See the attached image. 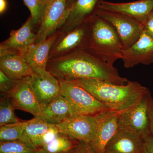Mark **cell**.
<instances>
[{
	"instance_id": "obj_1",
	"label": "cell",
	"mask_w": 153,
	"mask_h": 153,
	"mask_svg": "<svg viewBox=\"0 0 153 153\" xmlns=\"http://www.w3.org/2000/svg\"><path fill=\"white\" fill-rule=\"evenodd\" d=\"M46 70L59 80L96 79L124 85L128 81L117 69L104 62L88 49L49 60Z\"/></svg>"
},
{
	"instance_id": "obj_2",
	"label": "cell",
	"mask_w": 153,
	"mask_h": 153,
	"mask_svg": "<svg viewBox=\"0 0 153 153\" xmlns=\"http://www.w3.org/2000/svg\"><path fill=\"white\" fill-rule=\"evenodd\" d=\"M74 81L87 91L110 109L122 111L137 103L149 92L147 88L136 81L124 85L96 79H77Z\"/></svg>"
},
{
	"instance_id": "obj_3",
	"label": "cell",
	"mask_w": 153,
	"mask_h": 153,
	"mask_svg": "<svg viewBox=\"0 0 153 153\" xmlns=\"http://www.w3.org/2000/svg\"><path fill=\"white\" fill-rule=\"evenodd\" d=\"M91 34L88 49L100 58L114 66L121 59L122 44L116 30L108 22L95 15L89 20Z\"/></svg>"
},
{
	"instance_id": "obj_4",
	"label": "cell",
	"mask_w": 153,
	"mask_h": 153,
	"mask_svg": "<svg viewBox=\"0 0 153 153\" xmlns=\"http://www.w3.org/2000/svg\"><path fill=\"white\" fill-rule=\"evenodd\" d=\"M59 81L60 95L68 102L73 115H95L102 111L111 110L74 81Z\"/></svg>"
},
{
	"instance_id": "obj_5",
	"label": "cell",
	"mask_w": 153,
	"mask_h": 153,
	"mask_svg": "<svg viewBox=\"0 0 153 153\" xmlns=\"http://www.w3.org/2000/svg\"><path fill=\"white\" fill-rule=\"evenodd\" d=\"M150 92L119 115L118 128L126 130L145 139L151 135L149 120V101Z\"/></svg>"
},
{
	"instance_id": "obj_6",
	"label": "cell",
	"mask_w": 153,
	"mask_h": 153,
	"mask_svg": "<svg viewBox=\"0 0 153 153\" xmlns=\"http://www.w3.org/2000/svg\"><path fill=\"white\" fill-rule=\"evenodd\" d=\"M95 14L114 27L120 38L123 49H128L133 45L139 39L144 30L141 23L124 14L98 8Z\"/></svg>"
},
{
	"instance_id": "obj_7",
	"label": "cell",
	"mask_w": 153,
	"mask_h": 153,
	"mask_svg": "<svg viewBox=\"0 0 153 153\" xmlns=\"http://www.w3.org/2000/svg\"><path fill=\"white\" fill-rule=\"evenodd\" d=\"M91 29L89 22L66 33H60L50 50L49 60L64 57L78 50L88 49Z\"/></svg>"
},
{
	"instance_id": "obj_8",
	"label": "cell",
	"mask_w": 153,
	"mask_h": 153,
	"mask_svg": "<svg viewBox=\"0 0 153 153\" xmlns=\"http://www.w3.org/2000/svg\"><path fill=\"white\" fill-rule=\"evenodd\" d=\"M67 0H52L46 6L38 26L35 44L52 36L63 25L68 16Z\"/></svg>"
},
{
	"instance_id": "obj_9",
	"label": "cell",
	"mask_w": 153,
	"mask_h": 153,
	"mask_svg": "<svg viewBox=\"0 0 153 153\" xmlns=\"http://www.w3.org/2000/svg\"><path fill=\"white\" fill-rule=\"evenodd\" d=\"M96 124V115H74L56 126L60 132L78 141L91 143L95 136Z\"/></svg>"
},
{
	"instance_id": "obj_10",
	"label": "cell",
	"mask_w": 153,
	"mask_h": 153,
	"mask_svg": "<svg viewBox=\"0 0 153 153\" xmlns=\"http://www.w3.org/2000/svg\"><path fill=\"white\" fill-rule=\"evenodd\" d=\"M31 16L19 29L13 30L7 39L0 44V55L8 53L24 54L35 44L37 34Z\"/></svg>"
},
{
	"instance_id": "obj_11",
	"label": "cell",
	"mask_w": 153,
	"mask_h": 153,
	"mask_svg": "<svg viewBox=\"0 0 153 153\" xmlns=\"http://www.w3.org/2000/svg\"><path fill=\"white\" fill-rule=\"evenodd\" d=\"M122 111L108 110L96 115L95 136L91 143L96 153H105L107 144L118 129V118Z\"/></svg>"
},
{
	"instance_id": "obj_12",
	"label": "cell",
	"mask_w": 153,
	"mask_h": 153,
	"mask_svg": "<svg viewBox=\"0 0 153 153\" xmlns=\"http://www.w3.org/2000/svg\"><path fill=\"white\" fill-rule=\"evenodd\" d=\"M30 82L42 108L60 95V81L47 70L34 72Z\"/></svg>"
},
{
	"instance_id": "obj_13",
	"label": "cell",
	"mask_w": 153,
	"mask_h": 153,
	"mask_svg": "<svg viewBox=\"0 0 153 153\" xmlns=\"http://www.w3.org/2000/svg\"><path fill=\"white\" fill-rule=\"evenodd\" d=\"M121 59L125 68L138 64L148 65L153 63V36L144 30L139 39L131 47L123 49Z\"/></svg>"
},
{
	"instance_id": "obj_14",
	"label": "cell",
	"mask_w": 153,
	"mask_h": 153,
	"mask_svg": "<svg viewBox=\"0 0 153 153\" xmlns=\"http://www.w3.org/2000/svg\"><path fill=\"white\" fill-rule=\"evenodd\" d=\"M30 77L18 80L14 88L4 95L11 99L16 109L30 113L37 117L41 114L42 108L30 84Z\"/></svg>"
},
{
	"instance_id": "obj_15",
	"label": "cell",
	"mask_w": 153,
	"mask_h": 153,
	"mask_svg": "<svg viewBox=\"0 0 153 153\" xmlns=\"http://www.w3.org/2000/svg\"><path fill=\"white\" fill-rule=\"evenodd\" d=\"M100 0H75L68 9V16L58 30L64 33L74 30L85 23L95 15Z\"/></svg>"
},
{
	"instance_id": "obj_16",
	"label": "cell",
	"mask_w": 153,
	"mask_h": 153,
	"mask_svg": "<svg viewBox=\"0 0 153 153\" xmlns=\"http://www.w3.org/2000/svg\"><path fill=\"white\" fill-rule=\"evenodd\" d=\"M98 7L102 10L127 15L136 19L143 25L153 11V0H139L122 3L110 2L100 0Z\"/></svg>"
},
{
	"instance_id": "obj_17",
	"label": "cell",
	"mask_w": 153,
	"mask_h": 153,
	"mask_svg": "<svg viewBox=\"0 0 153 153\" xmlns=\"http://www.w3.org/2000/svg\"><path fill=\"white\" fill-rule=\"evenodd\" d=\"M144 139L131 132L118 128L107 144L105 153H142Z\"/></svg>"
},
{
	"instance_id": "obj_18",
	"label": "cell",
	"mask_w": 153,
	"mask_h": 153,
	"mask_svg": "<svg viewBox=\"0 0 153 153\" xmlns=\"http://www.w3.org/2000/svg\"><path fill=\"white\" fill-rule=\"evenodd\" d=\"M60 33L59 31H57L46 40L33 44L24 53V56L33 72L46 70L50 50Z\"/></svg>"
},
{
	"instance_id": "obj_19",
	"label": "cell",
	"mask_w": 153,
	"mask_h": 153,
	"mask_svg": "<svg viewBox=\"0 0 153 153\" xmlns=\"http://www.w3.org/2000/svg\"><path fill=\"white\" fill-rule=\"evenodd\" d=\"M0 70L16 80L31 76L34 73L24 54L22 53L0 55Z\"/></svg>"
},
{
	"instance_id": "obj_20",
	"label": "cell",
	"mask_w": 153,
	"mask_h": 153,
	"mask_svg": "<svg viewBox=\"0 0 153 153\" xmlns=\"http://www.w3.org/2000/svg\"><path fill=\"white\" fill-rule=\"evenodd\" d=\"M73 115L70 105L62 96L59 95L42 108L37 117L47 123L57 125Z\"/></svg>"
},
{
	"instance_id": "obj_21",
	"label": "cell",
	"mask_w": 153,
	"mask_h": 153,
	"mask_svg": "<svg viewBox=\"0 0 153 153\" xmlns=\"http://www.w3.org/2000/svg\"><path fill=\"white\" fill-rule=\"evenodd\" d=\"M55 126L47 123L37 117L26 121L21 141L36 151L44 135Z\"/></svg>"
},
{
	"instance_id": "obj_22",
	"label": "cell",
	"mask_w": 153,
	"mask_h": 153,
	"mask_svg": "<svg viewBox=\"0 0 153 153\" xmlns=\"http://www.w3.org/2000/svg\"><path fill=\"white\" fill-rule=\"evenodd\" d=\"M79 143L71 137L59 132L54 139L36 151V153H71Z\"/></svg>"
},
{
	"instance_id": "obj_23",
	"label": "cell",
	"mask_w": 153,
	"mask_h": 153,
	"mask_svg": "<svg viewBox=\"0 0 153 153\" xmlns=\"http://www.w3.org/2000/svg\"><path fill=\"white\" fill-rule=\"evenodd\" d=\"M15 109L11 99L7 96L1 95L0 100V126L22 121L15 114Z\"/></svg>"
},
{
	"instance_id": "obj_24",
	"label": "cell",
	"mask_w": 153,
	"mask_h": 153,
	"mask_svg": "<svg viewBox=\"0 0 153 153\" xmlns=\"http://www.w3.org/2000/svg\"><path fill=\"white\" fill-rule=\"evenodd\" d=\"M26 121L0 126V142L21 140Z\"/></svg>"
},
{
	"instance_id": "obj_25",
	"label": "cell",
	"mask_w": 153,
	"mask_h": 153,
	"mask_svg": "<svg viewBox=\"0 0 153 153\" xmlns=\"http://www.w3.org/2000/svg\"><path fill=\"white\" fill-rule=\"evenodd\" d=\"M0 153H36L33 148L21 140L0 142Z\"/></svg>"
},
{
	"instance_id": "obj_26",
	"label": "cell",
	"mask_w": 153,
	"mask_h": 153,
	"mask_svg": "<svg viewBox=\"0 0 153 153\" xmlns=\"http://www.w3.org/2000/svg\"><path fill=\"white\" fill-rule=\"evenodd\" d=\"M30 10L35 27L39 26L44 15L46 6L43 0H23Z\"/></svg>"
},
{
	"instance_id": "obj_27",
	"label": "cell",
	"mask_w": 153,
	"mask_h": 153,
	"mask_svg": "<svg viewBox=\"0 0 153 153\" xmlns=\"http://www.w3.org/2000/svg\"><path fill=\"white\" fill-rule=\"evenodd\" d=\"M18 80L12 79L0 70V91L1 95L7 94L15 87Z\"/></svg>"
},
{
	"instance_id": "obj_28",
	"label": "cell",
	"mask_w": 153,
	"mask_h": 153,
	"mask_svg": "<svg viewBox=\"0 0 153 153\" xmlns=\"http://www.w3.org/2000/svg\"><path fill=\"white\" fill-rule=\"evenodd\" d=\"M71 153H96L90 143L79 142Z\"/></svg>"
},
{
	"instance_id": "obj_29",
	"label": "cell",
	"mask_w": 153,
	"mask_h": 153,
	"mask_svg": "<svg viewBox=\"0 0 153 153\" xmlns=\"http://www.w3.org/2000/svg\"><path fill=\"white\" fill-rule=\"evenodd\" d=\"M142 153H153V136L152 135H150L144 139Z\"/></svg>"
},
{
	"instance_id": "obj_30",
	"label": "cell",
	"mask_w": 153,
	"mask_h": 153,
	"mask_svg": "<svg viewBox=\"0 0 153 153\" xmlns=\"http://www.w3.org/2000/svg\"><path fill=\"white\" fill-rule=\"evenodd\" d=\"M144 29L153 36V11L144 23Z\"/></svg>"
},
{
	"instance_id": "obj_31",
	"label": "cell",
	"mask_w": 153,
	"mask_h": 153,
	"mask_svg": "<svg viewBox=\"0 0 153 153\" xmlns=\"http://www.w3.org/2000/svg\"><path fill=\"white\" fill-rule=\"evenodd\" d=\"M149 120L151 135L153 136V98L150 96L149 101Z\"/></svg>"
},
{
	"instance_id": "obj_32",
	"label": "cell",
	"mask_w": 153,
	"mask_h": 153,
	"mask_svg": "<svg viewBox=\"0 0 153 153\" xmlns=\"http://www.w3.org/2000/svg\"><path fill=\"white\" fill-rule=\"evenodd\" d=\"M7 7V0H0V14L2 15L5 12Z\"/></svg>"
},
{
	"instance_id": "obj_33",
	"label": "cell",
	"mask_w": 153,
	"mask_h": 153,
	"mask_svg": "<svg viewBox=\"0 0 153 153\" xmlns=\"http://www.w3.org/2000/svg\"><path fill=\"white\" fill-rule=\"evenodd\" d=\"M75 0H67V9L70 7V6L74 2Z\"/></svg>"
},
{
	"instance_id": "obj_34",
	"label": "cell",
	"mask_w": 153,
	"mask_h": 153,
	"mask_svg": "<svg viewBox=\"0 0 153 153\" xmlns=\"http://www.w3.org/2000/svg\"><path fill=\"white\" fill-rule=\"evenodd\" d=\"M43 1H44V4H45V6H46L47 4H48L50 2L52 1V0H43Z\"/></svg>"
}]
</instances>
